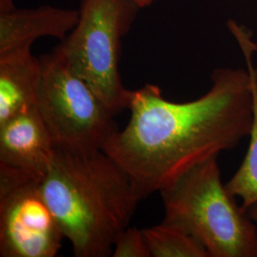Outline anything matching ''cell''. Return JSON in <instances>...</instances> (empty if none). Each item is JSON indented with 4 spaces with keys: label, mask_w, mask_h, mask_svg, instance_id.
<instances>
[{
    "label": "cell",
    "mask_w": 257,
    "mask_h": 257,
    "mask_svg": "<svg viewBox=\"0 0 257 257\" xmlns=\"http://www.w3.org/2000/svg\"><path fill=\"white\" fill-rule=\"evenodd\" d=\"M166 224L199 241L210 257H257V225L222 182L218 156L159 191Z\"/></svg>",
    "instance_id": "cell-3"
},
{
    "label": "cell",
    "mask_w": 257,
    "mask_h": 257,
    "mask_svg": "<svg viewBox=\"0 0 257 257\" xmlns=\"http://www.w3.org/2000/svg\"><path fill=\"white\" fill-rule=\"evenodd\" d=\"M112 257H151L142 230L127 227L114 241Z\"/></svg>",
    "instance_id": "cell-12"
},
{
    "label": "cell",
    "mask_w": 257,
    "mask_h": 257,
    "mask_svg": "<svg viewBox=\"0 0 257 257\" xmlns=\"http://www.w3.org/2000/svg\"><path fill=\"white\" fill-rule=\"evenodd\" d=\"M41 189L75 257L111 255L142 200L128 175L103 150L56 149Z\"/></svg>",
    "instance_id": "cell-2"
},
{
    "label": "cell",
    "mask_w": 257,
    "mask_h": 257,
    "mask_svg": "<svg viewBox=\"0 0 257 257\" xmlns=\"http://www.w3.org/2000/svg\"><path fill=\"white\" fill-rule=\"evenodd\" d=\"M64 238L41 181L0 171V256L54 257Z\"/></svg>",
    "instance_id": "cell-6"
},
{
    "label": "cell",
    "mask_w": 257,
    "mask_h": 257,
    "mask_svg": "<svg viewBox=\"0 0 257 257\" xmlns=\"http://www.w3.org/2000/svg\"><path fill=\"white\" fill-rule=\"evenodd\" d=\"M248 211L249 215L251 216V218L256 223L257 225V202L253 204L250 208H248Z\"/></svg>",
    "instance_id": "cell-15"
},
{
    "label": "cell",
    "mask_w": 257,
    "mask_h": 257,
    "mask_svg": "<svg viewBox=\"0 0 257 257\" xmlns=\"http://www.w3.org/2000/svg\"><path fill=\"white\" fill-rule=\"evenodd\" d=\"M211 78L208 92L192 101L168 100L153 84L132 92L128 124L103 151L128 175L142 200L248 138L252 118L248 69L218 68Z\"/></svg>",
    "instance_id": "cell-1"
},
{
    "label": "cell",
    "mask_w": 257,
    "mask_h": 257,
    "mask_svg": "<svg viewBox=\"0 0 257 257\" xmlns=\"http://www.w3.org/2000/svg\"><path fill=\"white\" fill-rule=\"evenodd\" d=\"M139 10L133 0H82L75 27L53 51L114 114L131 104L133 91L120 76V50Z\"/></svg>",
    "instance_id": "cell-4"
},
{
    "label": "cell",
    "mask_w": 257,
    "mask_h": 257,
    "mask_svg": "<svg viewBox=\"0 0 257 257\" xmlns=\"http://www.w3.org/2000/svg\"><path fill=\"white\" fill-rule=\"evenodd\" d=\"M41 72L31 50L0 55V124L37 107Z\"/></svg>",
    "instance_id": "cell-9"
},
{
    "label": "cell",
    "mask_w": 257,
    "mask_h": 257,
    "mask_svg": "<svg viewBox=\"0 0 257 257\" xmlns=\"http://www.w3.org/2000/svg\"><path fill=\"white\" fill-rule=\"evenodd\" d=\"M39 60L42 72L37 108L55 148L68 152L103 150L118 131L115 114L54 52Z\"/></svg>",
    "instance_id": "cell-5"
},
{
    "label": "cell",
    "mask_w": 257,
    "mask_h": 257,
    "mask_svg": "<svg viewBox=\"0 0 257 257\" xmlns=\"http://www.w3.org/2000/svg\"><path fill=\"white\" fill-rule=\"evenodd\" d=\"M229 28L235 37L246 60L251 78L252 88V118L248 134V151L237 171L225 184L228 191L241 200V205L248 210L257 202V69L252 62V55L257 45L246 28L234 21L229 22Z\"/></svg>",
    "instance_id": "cell-10"
},
{
    "label": "cell",
    "mask_w": 257,
    "mask_h": 257,
    "mask_svg": "<svg viewBox=\"0 0 257 257\" xmlns=\"http://www.w3.org/2000/svg\"><path fill=\"white\" fill-rule=\"evenodd\" d=\"M78 10L54 6L35 9H15L0 13V55L16 51L31 50L41 37L58 38L60 41L75 27Z\"/></svg>",
    "instance_id": "cell-8"
},
{
    "label": "cell",
    "mask_w": 257,
    "mask_h": 257,
    "mask_svg": "<svg viewBox=\"0 0 257 257\" xmlns=\"http://www.w3.org/2000/svg\"><path fill=\"white\" fill-rule=\"evenodd\" d=\"M56 148L37 107L0 124V171L42 181Z\"/></svg>",
    "instance_id": "cell-7"
},
{
    "label": "cell",
    "mask_w": 257,
    "mask_h": 257,
    "mask_svg": "<svg viewBox=\"0 0 257 257\" xmlns=\"http://www.w3.org/2000/svg\"><path fill=\"white\" fill-rule=\"evenodd\" d=\"M16 6L13 0H0V13L8 12L11 10L15 9Z\"/></svg>",
    "instance_id": "cell-13"
},
{
    "label": "cell",
    "mask_w": 257,
    "mask_h": 257,
    "mask_svg": "<svg viewBox=\"0 0 257 257\" xmlns=\"http://www.w3.org/2000/svg\"><path fill=\"white\" fill-rule=\"evenodd\" d=\"M140 9L143 8H147L149 6H151L156 0H133Z\"/></svg>",
    "instance_id": "cell-14"
},
{
    "label": "cell",
    "mask_w": 257,
    "mask_h": 257,
    "mask_svg": "<svg viewBox=\"0 0 257 257\" xmlns=\"http://www.w3.org/2000/svg\"><path fill=\"white\" fill-rule=\"evenodd\" d=\"M142 231L151 257H210L199 241L173 225L161 222Z\"/></svg>",
    "instance_id": "cell-11"
}]
</instances>
